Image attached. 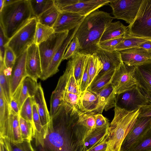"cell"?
Segmentation results:
<instances>
[{
	"label": "cell",
	"instance_id": "74e56055",
	"mask_svg": "<svg viewBox=\"0 0 151 151\" xmlns=\"http://www.w3.org/2000/svg\"><path fill=\"white\" fill-rule=\"evenodd\" d=\"M96 114L94 112H83L80 110L78 112V122L86 128L87 135L93 132L96 128Z\"/></svg>",
	"mask_w": 151,
	"mask_h": 151
},
{
	"label": "cell",
	"instance_id": "836d02e7",
	"mask_svg": "<svg viewBox=\"0 0 151 151\" xmlns=\"http://www.w3.org/2000/svg\"><path fill=\"white\" fill-rule=\"evenodd\" d=\"M33 16L37 18L54 5V0H29Z\"/></svg>",
	"mask_w": 151,
	"mask_h": 151
},
{
	"label": "cell",
	"instance_id": "d6986e66",
	"mask_svg": "<svg viewBox=\"0 0 151 151\" xmlns=\"http://www.w3.org/2000/svg\"><path fill=\"white\" fill-rule=\"evenodd\" d=\"M79 26L74 29L73 31L70 32V31L68 36L57 51L49 65L43 81L53 76L59 71L58 67L63 60L65 51L70 42L74 37Z\"/></svg>",
	"mask_w": 151,
	"mask_h": 151
},
{
	"label": "cell",
	"instance_id": "8fae6325",
	"mask_svg": "<svg viewBox=\"0 0 151 151\" xmlns=\"http://www.w3.org/2000/svg\"><path fill=\"white\" fill-rule=\"evenodd\" d=\"M151 129V117H138L121 146L120 151H128Z\"/></svg>",
	"mask_w": 151,
	"mask_h": 151
},
{
	"label": "cell",
	"instance_id": "9c48e42d",
	"mask_svg": "<svg viewBox=\"0 0 151 151\" xmlns=\"http://www.w3.org/2000/svg\"><path fill=\"white\" fill-rule=\"evenodd\" d=\"M142 0H111L109 6L114 18L122 19L129 24L134 20Z\"/></svg>",
	"mask_w": 151,
	"mask_h": 151
},
{
	"label": "cell",
	"instance_id": "9f6ffc18",
	"mask_svg": "<svg viewBox=\"0 0 151 151\" xmlns=\"http://www.w3.org/2000/svg\"><path fill=\"white\" fill-rule=\"evenodd\" d=\"M139 47L151 50V40H149L142 43Z\"/></svg>",
	"mask_w": 151,
	"mask_h": 151
},
{
	"label": "cell",
	"instance_id": "5b68a950",
	"mask_svg": "<svg viewBox=\"0 0 151 151\" xmlns=\"http://www.w3.org/2000/svg\"><path fill=\"white\" fill-rule=\"evenodd\" d=\"M38 22L33 16L9 40L6 47L10 48L18 57L34 42L35 32Z\"/></svg>",
	"mask_w": 151,
	"mask_h": 151
},
{
	"label": "cell",
	"instance_id": "8992f818",
	"mask_svg": "<svg viewBox=\"0 0 151 151\" xmlns=\"http://www.w3.org/2000/svg\"><path fill=\"white\" fill-rule=\"evenodd\" d=\"M126 33L151 40V0H142L137 15L128 26Z\"/></svg>",
	"mask_w": 151,
	"mask_h": 151
},
{
	"label": "cell",
	"instance_id": "f546056e",
	"mask_svg": "<svg viewBox=\"0 0 151 151\" xmlns=\"http://www.w3.org/2000/svg\"><path fill=\"white\" fill-rule=\"evenodd\" d=\"M116 69H111L101 74H98L87 90L96 93L111 82Z\"/></svg>",
	"mask_w": 151,
	"mask_h": 151
},
{
	"label": "cell",
	"instance_id": "816d5d0a",
	"mask_svg": "<svg viewBox=\"0 0 151 151\" xmlns=\"http://www.w3.org/2000/svg\"><path fill=\"white\" fill-rule=\"evenodd\" d=\"M108 134V133L105 138L100 143L86 151H106L107 146Z\"/></svg>",
	"mask_w": 151,
	"mask_h": 151
},
{
	"label": "cell",
	"instance_id": "44dd1931",
	"mask_svg": "<svg viewBox=\"0 0 151 151\" xmlns=\"http://www.w3.org/2000/svg\"><path fill=\"white\" fill-rule=\"evenodd\" d=\"M95 53L103 64L102 70L99 74L116 69L123 63L120 52L116 50L108 51L100 48Z\"/></svg>",
	"mask_w": 151,
	"mask_h": 151
},
{
	"label": "cell",
	"instance_id": "7402d4cb",
	"mask_svg": "<svg viewBox=\"0 0 151 151\" xmlns=\"http://www.w3.org/2000/svg\"><path fill=\"white\" fill-rule=\"evenodd\" d=\"M99 98V105L96 113L101 114L103 110L107 111L115 107L117 95L111 83H109L96 93Z\"/></svg>",
	"mask_w": 151,
	"mask_h": 151
},
{
	"label": "cell",
	"instance_id": "4fadbf2b",
	"mask_svg": "<svg viewBox=\"0 0 151 151\" xmlns=\"http://www.w3.org/2000/svg\"><path fill=\"white\" fill-rule=\"evenodd\" d=\"M19 115H14L11 112L9 118L0 124V137L13 143L23 142L20 129Z\"/></svg>",
	"mask_w": 151,
	"mask_h": 151
},
{
	"label": "cell",
	"instance_id": "f907efd6",
	"mask_svg": "<svg viewBox=\"0 0 151 151\" xmlns=\"http://www.w3.org/2000/svg\"><path fill=\"white\" fill-rule=\"evenodd\" d=\"M95 117L96 128L102 127L109 124L108 119L101 114H96Z\"/></svg>",
	"mask_w": 151,
	"mask_h": 151
},
{
	"label": "cell",
	"instance_id": "db71d44e",
	"mask_svg": "<svg viewBox=\"0 0 151 151\" xmlns=\"http://www.w3.org/2000/svg\"><path fill=\"white\" fill-rule=\"evenodd\" d=\"M9 105L10 112L14 115H19L20 109L17 101L12 98Z\"/></svg>",
	"mask_w": 151,
	"mask_h": 151
},
{
	"label": "cell",
	"instance_id": "52a82bcc",
	"mask_svg": "<svg viewBox=\"0 0 151 151\" xmlns=\"http://www.w3.org/2000/svg\"><path fill=\"white\" fill-rule=\"evenodd\" d=\"M69 32H54L47 40L38 45L42 70L41 80H43L53 58Z\"/></svg>",
	"mask_w": 151,
	"mask_h": 151
},
{
	"label": "cell",
	"instance_id": "30bf717a",
	"mask_svg": "<svg viewBox=\"0 0 151 151\" xmlns=\"http://www.w3.org/2000/svg\"><path fill=\"white\" fill-rule=\"evenodd\" d=\"M150 103L137 86L117 95L116 106L127 111L139 109Z\"/></svg>",
	"mask_w": 151,
	"mask_h": 151
},
{
	"label": "cell",
	"instance_id": "bcb514c9",
	"mask_svg": "<svg viewBox=\"0 0 151 151\" xmlns=\"http://www.w3.org/2000/svg\"><path fill=\"white\" fill-rule=\"evenodd\" d=\"M90 55L87 59L83 73L80 89V96L87 90L88 87V66Z\"/></svg>",
	"mask_w": 151,
	"mask_h": 151
},
{
	"label": "cell",
	"instance_id": "ab89813d",
	"mask_svg": "<svg viewBox=\"0 0 151 151\" xmlns=\"http://www.w3.org/2000/svg\"><path fill=\"white\" fill-rule=\"evenodd\" d=\"M19 122L20 129L23 139L31 141L34 138L35 130L33 126L28 122L19 116Z\"/></svg>",
	"mask_w": 151,
	"mask_h": 151
},
{
	"label": "cell",
	"instance_id": "484cf974",
	"mask_svg": "<svg viewBox=\"0 0 151 151\" xmlns=\"http://www.w3.org/2000/svg\"><path fill=\"white\" fill-rule=\"evenodd\" d=\"M12 70V68H6L4 60H0V87L9 104L12 98L10 89V78Z\"/></svg>",
	"mask_w": 151,
	"mask_h": 151
},
{
	"label": "cell",
	"instance_id": "11a10c76",
	"mask_svg": "<svg viewBox=\"0 0 151 151\" xmlns=\"http://www.w3.org/2000/svg\"><path fill=\"white\" fill-rule=\"evenodd\" d=\"M0 151H11L10 141L8 140L0 138Z\"/></svg>",
	"mask_w": 151,
	"mask_h": 151
},
{
	"label": "cell",
	"instance_id": "681fc988",
	"mask_svg": "<svg viewBox=\"0 0 151 151\" xmlns=\"http://www.w3.org/2000/svg\"><path fill=\"white\" fill-rule=\"evenodd\" d=\"M79 0H54V6L58 10L60 9L73 4Z\"/></svg>",
	"mask_w": 151,
	"mask_h": 151
},
{
	"label": "cell",
	"instance_id": "b9f144b4",
	"mask_svg": "<svg viewBox=\"0 0 151 151\" xmlns=\"http://www.w3.org/2000/svg\"><path fill=\"white\" fill-rule=\"evenodd\" d=\"M80 95L65 91L63 97V103L78 111L80 110Z\"/></svg>",
	"mask_w": 151,
	"mask_h": 151
},
{
	"label": "cell",
	"instance_id": "4316f807",
	"mask_svg": "<svg viewBox=\"0 0 151 151\" xmlns=\"http://www.w3.org/2000/svg\"><path fill=\"white\" fill-rule=\"evenodd\" d=\"M127 27L119 21L111 22L106 28L100 42L123 36L127 32Z\"/></svg>",
	"mask_w": 151,
	"mask_h": 151
},
{
	"label": "cell",
	"instance_id": "e575fe53",
	"mask_svg": "<svg viewBox=\"0 0 151 151\" xmlns=\"http://www.w3.org/2000/svg\"><path fill=\"white\" fill-rule=\"evenodd\" d=\"M60 13L59 11L54 5L43 13L37 18L38 22L53 28Z\"/></svg>",
	"mask_w": 151,
	"mask_h": 151
},
{
	"label": "cell",
	"instance_id": "680465c9",
	"mask_svg": "<svg viewBox=\"0 0 151 151\" xmlns=\"http://www.w3.org/2000/svg\"><path fill=\"white\" fill-rule=\"evenodd\" d=\"M4 0H0V12L4 6Z\"/></svg>",
	"mask_w": 151,
	"mask_h": 151
},
{
	"label": "cell",
	"instance_id": "cb8c5ba5",
	"mask_svg": "<svg viewBox=\"0 0 151 151\" xmlns=\"http://www.w3.org/2000/svg\"><path fill=\"white\" fill-rule=\"evenodd\" d=\"M40 116V121L43 128V133L46 130L47 124L50 120V113L48 111L43 88L40 83L33 97Z\"/></svg>",
	"mask_w": 151,
	"mask_h": 151
},
{
	"label": "cell",
	"instance_id": "5bb4252c",
	"mask_svg": "<svg viewBox=\"0 0 151 151\" xmlns=\"http://www.w3.org/2000/svg\"><path fill=\"white\" fill-rule=\"evenodd\" d=\"M26 70L28 76L37 81L42 76L41 61L38 45L35 43L27 49Z\"/></svg>",
	"mask_w": 151,
	"mask_h": 151
},
{
	"label": "cell",
	"instance_id": "83f0119b",
	"mask_svg": "<svg viewBox=\"0 0 151 151\" xmlns=\"http://www.w3.org/2000/svg\"><path fill=\"white\" fill-rule=\"evenodd\" d=\"M110 124L102 127L96 128L87 135L85 142V151L92 148L103 140L108 133Z\"/></svg>",
	"mask_w": 151,
	"mask_h": 151
},
{
	"label": "cell",
	"instance_id": "2e32d148",
	"mask_svg": "<svg viewBox=\"0 0 151 151\" xmlns=\"http://www.w3.org/2000/svg\"><path fill=\"white\" fill-rule=\"evenodd\" d=\"M86 17L70 12H60L53 28L55 32L70 31L80 25Z\"/></svg>",
	"mask_w": 151,
	"mask_h": 151
},
{
	"label": "cell",
	"instance_id": "603a6c76",
	"mask_svg": "<svg viewBox=\"0 0 151 151\" xmlns=\"http://www.w3.org/2000/svg\"><path fill=\"white\" fill-rule=\"evenodd\" d=\"M67 73L65 70L63 74L60 76L56 87L52 92L50 99V111L51 117L57 112L63 103V99L65 91L67 81Z\"/></svg>",
	"mask_w": 151,
	"mask_h": 151
},
{
	"label": "cell",
	"instance_id": "277c9868",
	"mask_svg": "<svg viewBox=\"0 0 151 151\" xmlns=\"http://www.w3.org/2000/svg\"><path fill=\"white\" fill-rule=\"evenodd\" d=\"M114 115L108 129L107 146L106 151H120L122 144L134 125L139 109L129 112L116 106Z\"/></svg>",
	"mask_w": 151,
	"mask_h": 151
},
{
	"label": "cell",
	"instance_id": "9a60e30c",
	"mask_svg": "<svg viewBox=\"0 0 151 151\" xmlns=\"http://www.w3.org/2000/svg\"><path fill=\"white\" fill-rule=\"evenodd\" d=\"M109 0H79L72 5L63 8L59 10L60 12H70L86 17L93 11L108 4Z\"/></svg>",
	"mask_w": 151,
	"mask_h": 151
},
{
	"label": "cell",
	"instance_id": "7bdbcfd3",
	"mask_svg": "<svg viewBox=\"0 0 151 151\" xmlns=\"http://www.w3.org/2000/svg\"><path fill=\"white\" fill-rule=\"evenodd\" d=\"M81 46L78 39L74 37L68 46L63 60L71 58L80 52Z\"/></svg>",
	"mask_w": 151,
	"mask_h": 151
},
{
	"label": "cell",
	"instance_id": "f6af8a7d",
	"mask_svg": "<svg viewBox=\"0 0 151 151\" xmlns=\"http://www.w3.org/2000/svg\"><path fill=\"white\" fill-rule=\"evenodd\" d=\"M11 151H35L32 147L31 141L24 140L23 142L13 143L10 142Z\"/></svg>",
	"mask_w": 151,
	"mask_h": 151
},
{
	"label": "cell",
	"instance_id": "f5cc1de1",
	"mask_svg": "<svg viewBox=\"0 0 151 151\" xmlns=\"http://www.w3.org/2000/svg\"><path fill=\"white\" fill-rule=\"evenodd\" d=\"M151 117V103L141 107L139 109L138 117Z\"/></svg>",
	"mask_w": 151,
	"mask_h": 151
},
{
	"label": "cell",
	"instance_id": "f35d334b",
	"mask_svg": "<svg viewBox=\"0 0 151 151\" xmlns=\"http://www.w3.org/2000/svg\"><path fill=\"white\" fill-rule=\"evenodd\" d=\"M33 101V97H29L25 100L20 109L19 116L32 124L34 129L35 134V128L32 120Z\"/></svg>",
	"mask_w": 151,
	"mask_h": 151
},
{
	"label": "cell",
	"instance_id": "ac0fdd59",
	"mask_svg": "<svg viewBox=\"0 0 151 151\" xmlns=\"http://www.w3.org/2000/svg\"><path fill=\"white\" fill-rule=\"evenodd\" d=\"M27 50L16 58L12 68L10 78V89L12 96L24 78L27 76L26 60Z\"/></svg>",
	"mask_w": 151,
	"mask_h": 151
},
{
	"label": "cell",
	"instance_id": "4dcf8cb0",
	"mask_svg": "<svg viewBox=\"0 0 151 151\" xmlns=\"http://www.w3.org/2000/svg\"><path fill=\"white\" fill-rule=\"evenodd\" d=\"M32 120L35 128L34 138L35 139V145L37 146H40L41 147L43 144V128L41 123L37 108L34 100L32 105Z\"/></svg>",
	"mask_w": 151,
	"mask_h": 151
},
{
	"label": "cell",
	"instance_id": "d6a6232c",
	"mask_svg": "<svg viewBox=\"0 0 151 151\" xmlns=\"http://www.w3.org/2000/svg\"><path fill=\"white\" fill-rule=\"evenodd\" d=\"M102 69L103 64L96 53L90 54L88 66V87Z\"/></svg>",
	"mask_w": 151,
	"mask_h": 151
},
{
	"label": "cell",
	"instance_id": "8d00e7d4",
	"mask_svg": "<svg viewBox=\"0 0 151 151\" xmlns=\"http://www.w3.org/2000/svg\"><path fill=\"white\" fill-rule=\"evenodd\" d=\"M65 70L67 73L65 91L70 93L80 95V89L77 84L70 60L68 62Z\"/></svg>",
	"mask_w": 151,
	"mask_h": 151
},
{
	"label": "cell",
	"instance_id": "d590c367",
	"mask_svg": "<svg viewBox=\"0 0 151 151\" xmlns=\"http://www.w3.org/2000/svg\"><path fill=\"white\" fill-rule=\"evenodd\" d=\"M54 32L52 27L38 22L35 32L34 43L38 45L47 40Z\"/></svg>",
	"mask_w": 151,
	"mask_h": 151
},
{
	"label": "cell",
	"instance_id": "7c38bea8",
	"mask_svg": "<svg viewBox=\"0 0 151 151\" xmlns=\"http://www.w3.org/2000/svg\"><path fill=\"white\" fill-rule=\"evenodd\" d=\"M135 67L137 86L151 103V59Z\"/></svg>",
	"mask_w": 151,
	"mask_h": 151
},
{
	"label": "cell",
	"instance_id": "3957f363",
	"mask_svg": "<svg viewBox=\"0 0 151 151\" xmlns=\"http://www.w3.org/2000/svg\"><path fill=\"white\" fill-rule=\"evenodd\" d=\"M33 16L29 0H16L0 12V27L9 40Z\"/></svg>",
	"mask_w": 151,
	"mask_h": 151
},
{
	"label": "cell",
	"instance_id": "60d3db41",
	"mask_svg": "<svg viewBox=\"0 0 151 151\" xmlns=\"http://www.w3.org/2000/svg\"><path fill=\"white\" fill-rule=\"evenodd\" d=\"M128 151H151V129Z\"/></svg>",
	"mask_w": 151,
	"mask_h": 151
},
{
	"label": "cell",
	"instance_id": "c3c4849f",
	"mask_svg": "<svg viewBox=\"0 0 151 151\" xmlns=\"http://www.w3.org/2000/svg\"><path fill=\"white\" fill-rule=\"evenodd\" d=\"M9 40L5 36L1 27L0 28V60H4L6 44Z\"/></svg>",
	"mask_w": 151,
	"mask_h": 151
},
{
	"label": "cell",
	"instance_id": "f1b7e54d",
	"mask_svg": "<svg viewBox=\"0 0 151 151\" xmlns=\"http://www.w3.org/2000/svg\"><path fill=\"white\" fill-rule=\"evenodd\" d=\"M89 55L79 52L70 59L73 68L74 75L79 89L86 63Z\"/></svg>",
	"mask_w": 151,
	"mask_h": 151
},
{
	"label": "cell",
	"instance_id": "e0dca14e",
	"mask_svg": "<svg viewBox=\"0 0 151 151\" xmlns=\"http://www.w3.org/2000/svg\"><path fill=\"white\" fill-rule=\"evenodd\" d=\"M122 62L130 66H136L151 59V50L136 47L119 51Z\"/></svg>",
	"mask_w": 151,
	"mask_h": 151
},
{
	"label": "cell",
	"instance_id": "ffe728a7",
	"mask_svg": "<svg viewBox=\"0 0 151 151\" xmlns=\"http://www.w3.org/2000/svg\"><path fill=\"white\" fill-rule=\"evenodd\" d=\"M37 81L27 76L18 88L12 98L17 102L20 109L24 101L29 97H33L38 86Z\"/></svg>",
	"mask_w": 151,
	"mask_h": 151
},
{
	"label": "cell",
	"instance_id": "ba28073f",
	"mask_svg": "<svg viewBox=\"0 0 151 151\" xmlns=\"http://www.w3.org/2000/svg\"><path fill=\"white\" fill-rule=\"evenodd\" d=\"M136 70L135 66H129L123 63L116 69L111 83L117 95L137 86Z\"/></svg>",
	"mask_w": 151,
	"mask_h": 151
},
{
	"label": "cell",
	"instance_id": "6f0895ef",
	"mask_svg": "<svg viewBox=\"0 0 151 151\" xmlns=\"http://www.w3.org/2000/svg\"><path fill=\"white\" fill-rule=\"evenodd\" d=\"M16 0H4V6L12 3L15 1Z\"/></svg>",
	"mask_w": 151,
	"mask_h": 151
},
{
	"label": "cell",
	"instance_id": "d4e9b609",
	"mask_svg": "<svg viewBox=\"0 0 151 151\" xmlns=\"http://www.w3.org/2000/svg\"><path fill=\"white\" fill-rule=\"evenodd\" d=\"M99 105L97 94L87 90L80 97V110L83 112L96 113Z\"/></svg>",
	"mask_w": 151,
	"mask_h": 151
},
{
	"label": "cell",
	"instance_id": "ee69618b",
	"mask_svg": "<svg viewBox=\"0 0 151 151\" xmlns=\"http://www.w3.org/2000/svg\"><path fill=\"white\" fill-rule=\"evenodd\" d=\"M123 36L115 38L100 42L99 44V48L108 51L115 50L116 47L122 41Z\"/></svg>",
	"mask_w": 151,
	"mask_h": 151
},
{
	"label": "cell",
	"instance_id": "7a4b0ae2",
	"mask_svg": "<svg viewBox=\"0 0 151 151\" xmlns=\"http://www.w3.org/2000/svg\"><path fill=\"white\" fill-rule=\"evenodd\" d=\"M114 17L109 13L98 9L86 16L79 26L75 35L81 46L80 52L88 54L95 53L106 27Z\"/></svg>",
	"mask_w": 151,
	"mask_h": 151
},
{
	"label": "cell",
	"instance_id": "6da1fadb",
	"mask_svg": "<svg viewBox=\"0 0 151 151\" xmlns=\"http://www.w3.org/2000/svg\"><path fill=\"white\" fill-rule=\"evenodd\" d=\"M78 112L62 104L43 134L41 151H85L87 130L78 122Z\"/></svg>",
	"mask_w": 151,
	"mask_h": 151
},
{
	"label": "cell",
	"instance_id": "1f68e13d",
	"mask_svg": "<svg viewBox=\"0 0 151 151\" xmlns=\"http://www.w3.org/2000/svg\"><path fill=\"white\" fill-rule=\"evenodd\" d=\"M122 41L116 47L115 50H121L139 47L142 43L149 40L145 38L133 36L126 33Z\"/></svg>",
	"mask_w": 151,
	"mask_h": 151
},
{
	"label": "cell",
	"instance_id": "7dc6e473",
	"mask_svg": "<svg viewBox=\"0 0 151 151\" xmlns=\"http://www.w3.org/2000/svg\"><path fill=\"white\" fill-rule=\"evenodd\" d=\"M16 56L13 51L7 47L5 50L4 62L7 68L12 69L15 62Z\"/></svg>",
	"mask_w": 151,
	"mask_h": 151
}]
</instances>
